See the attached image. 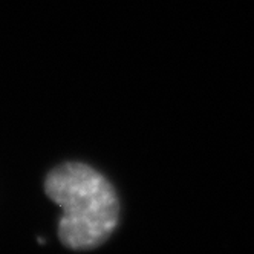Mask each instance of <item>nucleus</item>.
<instances>
[{"label":"nucleus","instance_id":"f257e3e1","mask_svg":"<svg viewBox=\"0 0 254 254\" xmlns=\"http://www.w3.org/2000/svg\"><path fill=\"white\" fill-rule=\"evenodd\" d=\"M45 191L63 208L59 238L70 250L103 245L120 221V199L112 184L83 162H64L45 179Z\"/></svg>","mask_w":254,"mask_h":254}]
</instances>
